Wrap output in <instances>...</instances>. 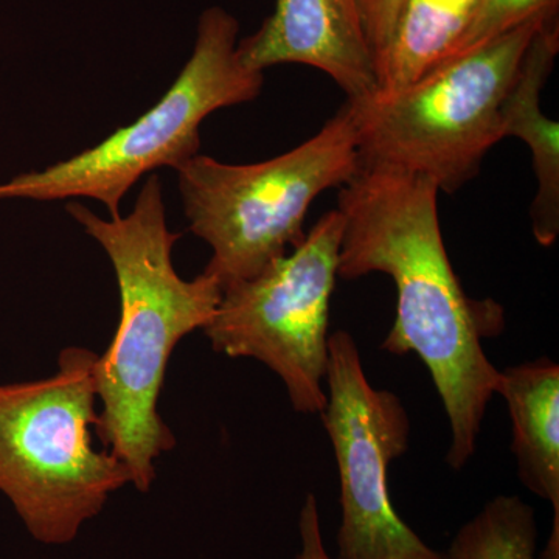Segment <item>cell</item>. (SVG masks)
<instances>
[{
  "instance_id": "cell-1",
  "label": "cell",
  "mask_w": 559,
  "mask_h": 559,
  "mask_svg": "<svg viewBox=\"0 0 559 559\" xmlns=\"http://www.w3.org/2000/svg\"><path fill=\"white\" fill-rule=\"evenodd\" d=\"M439 187L396 168L360 167L341 187L344 218L337 277L381 272L396 286V316L381 348L415 353L451 426L447 462L460 469L477 448L499 371L484 341L506 329V312L492 299H473L452 267L441 234Z\"/></svg>"
},
{
  "instance_id": "cell-2",
  "label": "cell",
  "mask_w": 559,
  "mask_h": 559,
  "mask_svg": "<svg viewBox=\"0 0 559 559\" xmlns=\"http://www.w3.org/2000/svg\"><path fill=\"white\" fill-rule=\"evenodd\" d=\"M66 210L108 253L120 290L119 326L95 364L102 401L95 432L130 471L131 485L148 491L156 460L176 444L157 407L171 353L207 325L223 288L213 275L189 282L173 266L180 235L168 229L159 176L146 179L127 218L103 219L76 201Z\"/></svg>"
},
{
  "instance_id": "cell-3",
  "label": "cell",
  "mask_w": 559,
  "mask_h": 559,
  "mask_svg": "<svg viewBox=\"0 0 559 559\" xmlns=\"http://www.w3.org/2000/svg\"><path fill=\"white\" fill-rule=\"evenodd\" d=\"M97 353L69 347L53 377L0 384V492L46 546H64L112 492L131 484L124 463L95 450Z\"/></svg>"
},
{
  "instance_id": "cell-4",
  "label": "cell",
  "mask_w": 559,
  "mask_h": 559,
  "mask_svg": "<svg viewBox=\"0 0 559 559\" xmlns=\"http://www.w3.org/2000/svg\"><path fill=\"white\" fill-rule=\"evenodd\" d=\"M440 62L395 95L347 102L360 167L396 168L454 193L502 140V105L530 40L549 14Z\"/></svg>"
},
{
  "instance_id": "cell-5",
  "label": "cell",
  "mask_w": 559,
  "mask_h": 559,
  "mask_svg": "<svg viewBox=\"0 0 559 559\" xmlns=\"http://www.w3.org/2000/svg\"><path fill=\"white\" fill-rule=\"evenodd\" d=\"M360 170L347 105L307 142L274 159L231 165L197 154L178 168L190 230L212 248L205 274L226 289L304 242L312 201Z\"/></svg>"
},
{
  "instance_id": "cell-6",
  "label": "cell",
  "mask_w": 559,
  "mask_h": 559,
  "mask_svg": "<svg viewBox=\"0 0 559 559\" xmlns=\"http://www.w3.org/2000/svg\"><path fill=\"white\" fill-rule=\"evenodd\" d=\"M238 31V21L226 10H205L193 55L154 108L72 159L0 183V200L91 198L105 204L110 218L120 216L121 200L145 173L178 170L200 154V127L210 114L261 94L263 72L242 64Z\"/></svg>"
},
{
  "instance_id": "cell-7",
  "label": "cell",
  "mask_w": 559,
  "mask_h": 559,
  "mask_svg": "<svg viewBox=\"0 0 559 559\" xmlns=\"http://www.w3.org/2000/svg\"><path fill=\"white\" fill-rule=\"evenodd\" d=\"M342 234L344 218L340 210H330L299 248L255 277L223 289L202 329L216 353L270 367L299 414L325 409L330 307Z\"/></svg>"
},
{
  "instance_id": "cell-8",
  "label": "cell",
  "mask_w": 559,
  "mask_h": 559,
  "mask_svg": "<svg viewBox=\"0 0 559 559\" xmlns=\"http://www.w3.org/2000/svg\"><path fill=\"white\" fill-rule=\"evenodd\" d=\"M323 426L336 455L341 524L334 559H447L396 513L389 468L409 448L411 421L389 390L374 389L348 331L330 334Z\"/></svg>"
},
{
  "instance_id": "cell-9",
  "label": "cell",
  "mask_w": 559,
  "mask_h": 559,
  "mask_svg": "<svg viewBox=\"0 0 559 559\" xmlns=\"http://www.w3.org/2000/svg\"><path fill=\"white\" fill-rule=\"evenodd\" d=\"M237 53L246 68L259 72L277 64L319 69L347 102L366 100L378 91L358 0H275L274 13L238 44Z\"/></svg>"
},
{
  "instance_id": "cell-10",
  "label": "cell",
  "mask_w": 559,
  "mask_h": 559,
  "mask_svg": "<svg viewBox=\"0 0 559 559\" xmlns=\"http://www.w3.org/2000/svg\"><path fill=\"white\" fill-rule=\"evenodd\" d=\"M496 395L509 406L518 474L554 509L549 539L536 559H559V367L547 358L499 371Z\"/></svg>"
},
{
  "instance_id": "cell-11",
  "label": "cell",
  "mask_w": 559,
  "mask_h": 559,
  "mask_svg": "<svg viewBox=\"0 0 559 559\" xmlns=\"http://www.w3.org/2000/svg\"><path fill=\"white\" fill-rule=\"evenodd\" d=\"M558 51L559 20L555 11L530 40L502 105V138L521 139L532 153L538 190L530 216L536 241L544 248L555 245L559 235V124L543 112L540 92Z\"/></svg>"
},
{
  "instance_id": "cell-12",
  "label": "cell",
  "mask_w": 559,
  "mask_h": 559,
  "mask_svg": "<svg viewBox=\"0 0 559 559\" xmlns=\"http://www.w3.org/2000/svg\"><path fill=\"white\" fill-rule=\"evenodd\" d=\"M477 0H406L377 62L378 91L395 95L447 60Z\"/></svg>"
},
{
  "instance_id": "cell-13",
  "label": "cell",
  "mask_w": 559,
  "mask_h": 559,
  "mask_svg": "<svg viewBox=\"0 0 559 559\" xmlns=\"http://www.w3.org/2000/svg\"><path fill=\"white\" fill-rule=\"evenodd\" d=\"M538 527L535 510L520 496L489 500L460 527L447 559H536Z\"/></svg>"
},
{
  "instance_id": "cell-14",
  "label": "cell",
  "mask_w": 559,
  "mask_h": 559,
  "mask_svg": "<svg viewBox=\"0 0 559 559\" xmlns=\"http://www.w3.org/2000/svg\"><path fill=\"white\" fill-rule=\"evenodd\" d=\"M558 9L559 0H477L465 31L452 47L447 60L477 49L481 44L498 38L530 17Z\"/></svg>"
},
{
  "instance_id": "cell-15",
  "label": "cell",
  "mask_w": 559,
  "mask_h": 559,
  "mask_svg": "<svg viewBox=\"0 0 559 559\" xmlns=\"http://www.w3.org/2000/svg\"><path fill=\"white\" fill-rule=\"evenodd\" d=\"M404 2L406 0H358L364 32L373 53L374 68L382 51L388 47Z\"/></svg>"
},
{
  "instance_id": "cell-16",
  "label": "cell",
  "mask_w": 559,
  "mask_h": 559,
  "mask_svg": "<svg viewBox=\"0 0 559 559\" xmlns=\"http://www.w3.org/2000/svg\"><path fill=\"white\" fill-rule=\"evenodd\" d=\"M300 550L296 559H334L323 543L318 498L308 495L299 514Z\"/></svg>"
}]
</instances>
